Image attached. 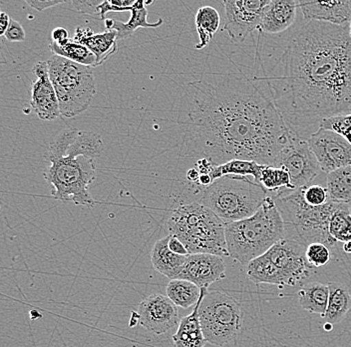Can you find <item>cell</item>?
<instances>
[{
  "mask_svg": "<svg viewBox=\"0 0 351 347\" xmlns=\"http://www.w3.org/2000/svg\"><path fill=\"white\" fill-rule=\"evenodd\" d=\"M49 48L53 56L64 57L68 60L85 65V67H97L95 56L84 45H79L71 39L63 45H59L55 41H51Z\"/></svg>",
  "mask_w": 351,
  "mask_h": 347,
  "instance_id": "obj_30",
  "label": "cell"
},
{
  "mask_svg": "<svg viewBox=\"0 0 351 347\" xmlns=\"http://www.w3.org/2000/svg\"><path fill=\"white\" fill-rule=\"evenodd\" d=\"M329 201L351 203V166L329 172L326 177Z\"/></svg>",
  "mask_w": 351,
  "mask_h": 347,
  "instance_id": "obj_28",
  "label": "cell"
},
{
  "mask_svg": "<svg viewBox=\"0 0 351 347\" xmlns=\"http://www.w3.org/2000/svg\"><path fill=\"white\" fill-rule=\"evenodd\" d=\"M307 261L315 269L326 267L332 258V252L328 245L324 243H315L307 245L306 249Z\"/></svg>",
  "mask_w": 351,
  "mask_h": 347,
  "instance_id": "obj_34",
  "label": "cell"
},
{
  "mask_svg": "<svg viewBox=\"0 0 351 347\" xmlns=\"http://www.w3.org/2000/svg\"><path fill=\"white\" fill-rule=\"evenodd\" d=\"M298 8L295 0H271L263 12L258 32L278 34L289 30L295 21Z\"/></svg>",
  "mask_w": 351,
  "mask_h": 347,
  "instance_id": "obj_18",
  "label": "cell"
},
{
  "mask_svg": "<svg viewBox=\"0 0 351 347\" xmlns=\"http://www.w3.org/2000/svg\"><path fill=\"white\" fill-rule=\"evenodd\" d=\"M168 245L169 248H170L174 254H179V256H189V252L185 245H184V243H182L180 239H178L177 237L169 236Z\"/></svg>",
  "mask_w": 351,
  "mask_h": 347,
  "instance_id": "obj_41",
  "label": "cell"
},
{
  "mask_svg": "<svg viewBox=\"0 0 351 347\" xmlns=\"http://www.w3.org/2000/svg\"><path fill=\"white\" fill-rule=\"evenodd\" d=\"M52 41L58 43L59 45H65L70 41L69 32L63 27H57L52 32Z\"/></svg>",
  "mask_w": 351,
  "mask_h": 347,
  "instance_id": "obj_42",
  "label": "cell"
},
{
  "mask_svg": "<svg viewBox=\"0 0 351 347\" xmlns=\"http://www.w3.org/2000/svg\"><path fill=\"white\" fill-rule=\"evenodd\" d=\"M306 247L295 238L285 237L260 258L247 265V276L254 284L298 287L315 273L306 256Z\"/></svg>",
  "mask_w": 351,
  "mask_h": 347,
  "instance_id": "obj_5",
  "label": "cell"
},
{
  "mask_svg": "<svg viewBox=\"0 0 351 347\" xmlns=\"http://www.w3.org/2000/svg\"><path fill=\"white\" fill-rule=\"evenodd\" d=\"M11 19L10 15L5 12L0 13V35L4 36L10 25Z\"/></svg>",
  "mask_w": 351,
  "mask_h": 347,
  "instance_id": "obj_43",
  "label": "cell"
},
{
  "mask_svg": "<svg viewBox=\"0 0 351 347\" xmlns=\"http://www.w3.org/2000/svg\"><path fill=\"white\" fill-rule=\"evenodd\" d=\"M47 63L61 115L72 118L87 111L96 94L93 67L58 56L50 57Z\"/></svg>",
  "mask_w": 351,
  "mask_h": 347,
  "instance_id": "obj_8",
  "label": "cell"
},
{
  "mask_svg": "<svg viewBox=\"0 0 351 347\" xmlns=\"http://www.w3.org/2000/svg\"><path fill=\"white\" fill-rule=\"evenodd\" d=\"M271 0H225V24L223 30L234 43L245 41L258 30L263 12Z\"/></svg>",
  "mask_w": 351,
  "mask_h": 347,
  "instance_id": "obj_12",
  "label": "cell"
},
{
  "mask_svg": "<svg viewBox=\"0 0 351 347\" xmlns=\"http://www.w3.org/2000/svg\"><path fill=\"white\" fill-rule=\"evenodd\" d=\"M329 234L337 243L351 240V203H341L331 216Z\"/></svg>",
  "mask_w": 351,
  "mask_h": 347,
  "instance_id": "obj_32",
  "label": "cell"
},
{
  "mask_svg": "<svg viewBox=\"0 0 351 347\" xmlns=\"http://www.w3.org/2000/svg\"><path fill=\"white\" fill-rule=\"evenodd\" d=\"M348 27H350V37H351V21H350V26H348Z\"/></svg>",
  "mask_w": 351,
  "mask_h": 347,
  "instance_id": "obj_46",
  "label": "cell"
},
{
  "mask_svg": "<svg viewBox=\"0 0 351 347\" xmlns=\"http://www.w3.org/2000/svg\"><path fill=\"white\" fill-rule=\"evenodd\" d=\"M278 212L285 226L289 225L295 232L296 240L304 247L319 243L335 247L337 241L329 234V223L341 202L329 201L322 206H311L304 199V188L285 190L274 195Z\"/></svg>",
  "mask_w": 351,
  "mask_h": 347,
  "instance_id": "obj_7",
  "label": "cell"
},
{
  "mask_svg": "<svg viewBox=\"0 0 351 347\" xmlns=\"http://www.w3.org/2000/svg\"><path fill=\"white\" fill-rule=\"evenodd\" d=\"M298 302L304 311L311 313L326 315L329 300L328 284L311 282L304 285L298 293Z\"/></svg>",
  "mask_w": 351,
  "mask_h": 347,
  "instance_id": "obj_22",
  "label": "cell"
},
{
  "mask_svg": "<svg viewBox=\"0 0 351 347\" xmlns=\"http://www.w3.org/2000/svg\"><path fill=\"white\" fill-rule=\"evenodd\" d=\"M166 293L178 307L190 309L199 302L202 289L191 281L173 280L167 285Z\"/></svg>",
  "mask_w": 351,
  "mask_h": 347,
  "instance_id": "obj_27",
  "label": "cell"
},
{
  "mask_svg": "<svg viewBox=\"0 0 351 347\" xmlns=\"http://www.w3.org/2000/svg\"><path fill=\"white\" fill-rule=\"evenodd\" d=\"M304 19L308 21L348 26L351 21V0L346 1H298Z\"/></svg>",
  "mask_w": 351,
  "mask_h": 347,
  "instance_id": "obj_17",
  "label": "cell"
},
{
  "mask_svg": "<svg viewBox=\"0 0 351 347\" xmlns=\"http://www.w3.org/2000/svg\"><path fill=\"white\" fill-rule=\"evenodd\" d=\"M348 26L309 21L291 37L273 72L256 74L287 126L300 137L324 120L351 114Z\"/></svg>",
  "mask_w": 351,
  "mask_h": 347,
  "instance_id": "obj_2",
  "label": "cell"
},
{
  "mask_svg": "<svg viewBox=\"0 0 351 347\" xmlns=\"http://www.w3.org/2000/svg\"><path fill=\"white\" fill-rule=\"evenodd\" d=\"M267 197L269 191L250 177L227 175L204 191L199 203L229 224L252 216Z\"/></svg>",
  "mask_w": 351,
  "mask_h": 347,
  "instance_id": "obj_6",
  "label": "cell"
},
{
  "mask_svg": "<svg viewBox=\"0 0 351 347\" xmlns=\"http://www.w3.org/2000/svg\"><path fill=\"white\" fill-rule=\"evenodd\" d=\"M73 41L84 45L95 56L97 67L104 65L118 50L117 32L115 30L95 34L90 27L78 26Z\"/></svg>",
  "mask_w": 351,
  "mask_h": 347,
  "instance_id": "obj_19",
  "label": "cell"
},
{
  "mask_svg": "<svg viewBox=\"0 0 351 347\" xmlns=\"http://www.w3.org/2000/svg\"><path fill=\"white\" fill-rule=\"evenodd\" d=\"M103 140L101 136L88 131H79L67 151L66 157H85L95 159L102 153Z\"/></svg>",
  "mask_w": 351,
  "mask_h": 347,
  "instance_id": "obj_29",
  "label": "cell"
},
{
  "mask_svg": "<svg viewBox=\"0 0 351 347\" xmlns=\"http://www.w3.org/2000/svg\"><path fill=\"white\" fill-rule=\"evenodd\" d=\"M307 142L324 172L351 166V144L340 133L320 127Z\"/></svg>",
  "mask_w": 351,
  "mask_h": 347,
  "instance_id": "obj_13",
  "label": "cell"
},
{
  "mask_svg": "<svg viewBox=\"0 0 351 347\" xmlns=\"http://www.w3.org/2000/svg\"><path fill=\"white\" fill-rule=\"evenodd\" d=\"M221 25V16L216 8L212 6H203L199 8L196 14V28L199 35V43L196 49L201 50L207 47Z\"/></svg>",
  "mask_w": 351,
  "mask_h": 347,
  "instance_id": "obj_25",
  "label": "cell"
},
{
  "mask_svg": "<svg viewBox=\"0 0 351 347\" xmlns=\"http://www.w3.org/2000/svg\"><path fill=\"white\" fill-rule=\"evenodd\" d=\"M4 37L10 43H22L25 41V32L19 21L11 19L10 27L4 34Z\"/></svg>",
  "mask_w": 351,
  "mask_h": 347,
  "instance_id": "obj_39",
  "label": "cell"
},
{
  "mask_svg": "<svg viewBox=\"0 0 351 347\" xmlns=\"http://www.w3.org/2000/svg\"><path fill=\"white\" fill-rule=\"evenodd\" d=\"M102 2L98 0H87V1H71L70 3L73 5L76 12L99 16L98 8Z\"/></svg>",
  "mask_w": 351,
  "mask_h": 347,
  "instance_id": "obj_38",
  "label": "cell"
},
{
  "mask_svg": "<svg viewBox=\"0 0 351 347\" xmlns=\"http://www.w3.org/2000/svg\"><path fill=\"white\" fill-rule=\"evenodd\" d=\"M37 79L32 85L30 104L44 122H51L61 115L58 98L49 76L47 61H39L32 69Z\"/></svg>",
  "mask_w": 351,
  "mask_h": 347,
  "instance_id": "obj_15",
  "label": "cell"
},
{
  "mask_svg": "<svg viewBox=\"0 0 351 347\" xmlns=\"http://www.w3.org/2000/svg\"><path fill=\"white\" fill-rule=\"evenodd\" d=\"M329 300L324 320L328 324H337L343 320L351 309V294L348 287L339 282H329Z\"/></svg>",
  "mask_w": 351,
  "mask_h": 347,
  "instance_id": "obj_23",
  "label": "cell"
},
{
  "mask_svg": "<svg viewBox=\"0 0 351 347\" xmlns=\"http://www.w3.org/2000/svg\"><path fill=\"white\" fill-rule=\"evenodd\" d=\"M324 329H326V331H330L331 329H332V324L326 322V324H324Z\"/></svg>",
  "mask_w": 351,
  "mask_h": 347,
  "instance_id": "obj_45",
  "label": "cell"
},
{
  "mask_svg": "<svg viewBox=\"0 0 351 347\" xmlns=\"http://www.w3.org/2000/svg\"><path fill=\"white\" fill-rule=\"evenodd\" d=\"M131 16L128 23L114 21L111 30L117 32V41H124L128 38L132 34H135L136 30L139 28H157L164 23V21L160 19L157 23H150L147 21L148 10L146 8V2L136 1L130 10Z\"/></svg>",
  "mask_w": 351,
  "mask_h": 347,
  "instance_id": "obj_24",
  "label": "cell"
},
{
  "mask_svg": "<svg viewBox=\"0 0 351 347\" xmlns=\"http://www.w3.org/2000/svg\"><path fill=\"white\" fill-rule=\"evenodd\" d=\"M342 249H343V251L346 252V254H351V240L348 241V243H344Z\"/></svg>",
  "mask_w": 351,
  "mask_h": 347,
  "instance_id": "obj_44",
  "label": "cell"
},
{
  "mask_svg": "<svg viewBox=\"0 0 351 347\" xmlns=\"http://www.w3.org/2000/svg\"><path fill=\"white\" fill-rule=\"evenodd\" d=\"M207 292V289H202L201 298L195 305L193 313L182 318L177 333L173 336L174 347H205L207 340L199 322V309Z\"/></svg>",
  "mask_w": 351,
  "mask_h": 347,
  "instance_id": "obj_20",
  "label": "cell"
},
{
  "mask_svg": "<svg viewBox=\"0 0 351 347\" xmlns=\"http://www.w3.org/2000/svg\"><path fill=\"white\" fill-rule=\"evenodd\" d=\"M169 236L159 239L151 251L154 269L169 280H177L185 267L186 256L176 254L169 248Z\"/></svg>",
  "mask_w": 351,
  "mask_h": 347,
  "instance_id": "obj_21",
  "label": "cell"
},
{
  "mask_svg": "<svg viewBox=\"0 0 351 347\" xmlns=\"http://www.w3.org/2000/svg\"><path fill=\"white\" fill-rule=\"evenodd\" d=\"M26 3L32 6L37 12H43V10H48V8H54V6L61 5V4L68 3L67 1H56V0H48V1H30L26 0Z\"/></svg>",
  "mask_w": 351,
  "mask_h": 347,
  "instance_id": "obj_40",
  "label": "cell"
},
{
  "mask_svg": "<svg viewBox=\"0 0 351 347\" xmlns=\"http://www.w3.org/2000/svg\"><path fill=\"white\" fill-rule=\"evenodd\" d=\"M258 183L269 193L274 192V195L285 190H295L289 172L273 166H263Z\"/></svg>",
  "mask_w": 351,
  "mask_h": 347,
  "instance_id": "obj_31",
  "label": "cell"
},
{
  "mask_svg": "<svg viewBox=\"0 0 351 347\" xmlns=\"http://www.w3.org/2000/svg\"><path fill=\"white\" fill-rule=\"evenodd\" d=\"M256 74H205L186 87L182 155L215 166L234 159L274 166L293 131Z\"/></svg>",
  "mask_w": 351,
  "mask_h": 347,
  "instance_id": "obj_1",
  "label": "cell"
},
{
  "mask_svg": "<svg viewBox=\"0 0 351 347\" xmlns=\"http://www.w3.org/2000/svg\"><path fill=\"white\" fill-rule=\"evenodd\" d=\"M199 322L208 344L223 346L241 335L243 311L241 303L223 291H208L199 309Z\"/></svg>",
  "mask_w": 351,
  "mask_h": 347,
  "instance_id": "obj_10",
  "label": "cell"
},
{
  "mask_svg": "<svg viewBox=\"0 0 351 347\" xmlns=\"http://www.w3.org/2000/svg\"><path fill=\"white\" fill-rule=\"evenodd\" d=\"M44 179L51 184L52 197L56 201L73 202L76 205L92 208L96 202L89 188L96 179L94 159L85 157H62L49 161Z\"/></svg>",
  "mask_w": 351,
  "mask_h": 347,
  "instance_id": "obj_9",
  "label": "cell"
},
{
  "mask_svg": "<svg viewBox=\"0 0 351 347\" xmlns=\"http://www.w3.org/2000/svg\"><path fill=\"white\" fill-rule=\"evenodd\" d=\"M79 131H80L76 128L62 129L50 142L47 151L44 155L45 159L47 161H51V160L66 157L68 149L78 135Z\"/></svg>",
  "mask_w": 351,
  "mask_h": 347,
  "instance_id": "obj_33",
  "label": "cell"
},
{
  "mask_svg": "<svg viewBox=\"0 0 351 347\" xmlns=\"http://www.w3.org/2000/svg\"><path fill=\"white\" fill-rule=\"evenodd\" d=\"M320 127L331 129L343 135L351 144V114L350 115L337 116L324 120ZM319 127V128H320Z\"/></svg>",
  "mask_w": 351,
  "mask_h": 347,
  "instance_id": "obj_35",
  "label": "cell"
},
{
  "mask_svg": "<svg viewBox=\"0 0 351 347\" xmlns=\"http://www.w3.org/2000/svg\"><path fill=\"white\" fill-rule=\"evenodd\" d=\"M274 166L284 168L289 172L295 190L311 186L322 170L307 139L295 133L289 144L280 151Z\"/></svg>",
  "mask_w": 351,
  "mask_h": 347,
  "instance_id": "obj_11",
  "label": "cell"
},
{
  "mask_svg": "<svg viewBox=\"0 0 351 347\" xmlns=\"http://www.w3.org/2000/svg\"><path fill=\"white\" fill-rule=\"evenodd\" d=\"M304 199L311 206H322L329 201L328 191L317 184L304 188Z\"/></svg>",
  "mask_w": 351,
  "mask_h": 347,
  "instance_id": "obj_36",
  "label": "cell"
},
{
  "mask_svg": "<svg viewBox=\"0 0 351 347\" xmlns=\"http://www.w3.org/2000/svg\"><path fill=\"white\" fill-rule=\"evenodd\" d=\"M134 0H104L98 8L99 19H105L107 13L130 12L132 6L135 4Z\"/></svg>",
  "mask_w": 351,
  "mask_h": 347,
  "instance_id": "obj_37",
  "label": "cell"
},
{
  "mask_svg": "<svg viewBox=\"0 0 351 347\" xmlns=\"http://www.w3.org/2000/svg\"><path fill=\"white\" fill-rule=\"evenodd\" d=\"M169 236L177 237L189 254H208L230 258L226 224L199 202L184 204L171 213L167 221Z\"/></svg>",
  "mask_w": 351,
  "mask_h": 347,
  "instance_id": "obj_4",
  "label": "cell"
},
{
  "mask_svg": "<svg viewBox=\"0 0 351 347\" xmlns=\"http://www.w3.org/2000/svg\"><path fill=\"white\" fill-rule=\"evenodd\" d=\"M226 278V263L221 256L214 254H189L185 267L177 280L195 283L199 289H207L213 283Z\"/></svg>",
  "mask_w": 351,
  "mask_h": 347,
  "instance_id": "obj_16",
  "label": "cell"
},
{
  "mask_svg": "<svg viewBox=\"0 0 351 347\" xmlns=\"http://www.w3.org/2000/svg\"><path fill=\"white\" fill-rule=\"evenodd\" d=\"M139 324L156 335H161L179 325L180 313L177 305L168 296L154 293L140 303Z\"/></svg>",
  "mask_w": 351,
  "mask_h": 347,
  "instance_id": "obj_14",
  "label": "cell"
},
{
  "mask_svg": "<svg viewBox=\"0 0 351 347\" xmlns=\"http://www.w3.org/2000/svg\"><path fill=\"white\" fill-rule=\"evenodd\" d=\"M285 223L274 197H267L260 210L249 219L226 224L230 258L247 265L285 237Z\"/></svg>",
  "mask_w": 351,
  "mask_h": 347,
  "instance_id": "obj_3",
  "label": "cell"
},
{
  "mask_svg": "<svg viewBox=\"0 0 351 347\" xmlns=\"http://www.w3.org/2000/svg\"><path fill=\"white\" fill-rule=\"evenodd\" d=\"M263 166L254 160L234 159L221 166H215L213 168L210 177L216 181L221 177L227 175H234V177H252L254 181H260L261 172Z\"/></svg>",
  "mask_w": 351,
  "mask_h": 347,
  "instance_id": "obj_26",
  "label": "cell"
}]
</instances>
